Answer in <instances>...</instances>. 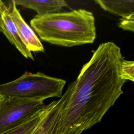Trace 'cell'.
<instances>
[{
    "label": "cell",
    "instance_id": "6da1fadb",
    "mask_svg": "<svg viewBox=\"0 0 134 134\" xmlns=\"http://www.w3.org/2000/svg\"><path fill=\"white\" fill-rule=\"evenodd\" d=\"M121 49L111 41L99 45L71 83L58 122L57 134L73 127L86 130L99 122L124 93L120 77Z\"/></svg>",
    "mask_w": 134,
    "mask_h": 134
},
{
    "label": "cell",
    "instance_id": "7a4b0ae2",
    "mask_svg": "<svg viewBox=\"0 0 134 134\" xmlns=\"http://www.w3.org/2000/svg\"><path fill=\"white\" fill-rule=\"evenodd\" d=\"M30 24L41 40L61 47L93 43L96 36L93 14L84 9L35 16Z\"/></svg>",
    "mask_w": 134,
    "mask_h": 134
},
{
    "label": "cell",
    "instance_id": "3957f363",
    "mask_svg": "<svg viewBox=\"0 0 134 134\" xmlns=\"http://www.w3.org/2000/svg\"><path fill=\"white\" fill-rule=\"evenodd\" d=\"M66 84L63 79L52 77L41 72L26 71L19 78L0 84V95L4 97H19L44 101L51 97H59Z\"/></svg>",
    "mask_w": 134,
    "mask_h": 134
},
{
    "label": "cell",
    "instance_id": "277c9868",
    "mask_svg": "<svg viewBox=\"0 0 134 134\" xmlns=\"http://www.w3.org/2000/svg\"><path fill=\"white\" fill-rule=\"evenodd\" d=\"M45 105L43 101L3 97L0 101V133L22 123Z\"/></svg>",
    "mask_w": 134,
    "mask_h": 134
},
{
    "label": "cell",
    "instance_id": "5b68a950",
    "mask_svg": "<svg viewBox=\"0 0 134 134\" xmlns=\"http://www.w3.org/2000/svg\"><path fill=\"white\" fill-rule=\"evenodd\" d=\"M6 4L8 13L14 23L21 39L27 48L31 52H44V49L41 42L23 18L14 1H8Z\"/></svg>",
    "mask_w": 134,
    "mask_h": 134
},
{
    "label": "cell",
    "instance_id": "8992f818",
    "mask_svg": "<svg viewBox=\"0 0 134 134\" xmlns=\"http://www.w3.org/2000/svg\"><path fill=\"white\" fill-rule=\"evenodd\" d=\"M70 91L68 85L65 92L58 100L50 103L47 113L31 134H57L58 120L62 106Z\"/></svg>",
    "mask_w": 134,
    "mask_h": 134
},
{
    "label": "cell",
    "instance_id": "52a82bcc",
    "mask_svg": "<svg viewBox=\"0 0 134 134\" xmlns=\"http://www.w3.org/2000/svg\"><path fill=\"white\" fill-rule=\"evenodd\" d=\"M0 32H2L19 52L26 58L34 60L31 52L21 39L13 20L9 15L7 8L0 14Z\"/></svg>",
    "mask_w": 134,
    "mask_h": 134
},
{
    "label": "cell",
    "instance_id": "ba28073f",
    "mask_svg": "<svg viewBox=\"0 0 134 134\" xmlns=\"http://www.w3.org/2000/svg\"><path fill=\"white\" fill-rule=\"evenodd\" d=\"M16 5L34 10L37 16H42L49 14L61 12L63 7L68 6L64 0H13Z\"/></svg>",
    "mask_w": 134,
    "mask_h": 134
},
{
    "label": "cell",
    "instance_id": "9c48e42d",
    "mask_svg": "<svg viewBox=\"0 0 134 134\" xmlns=\"http://www.w3.org/2000/svg\"><path fill=\"white\" fill-rule=\"evenodd\" d=\"M95 2L103 9L121 17L134 13L133 0H95Z\"/></svg>",
    "mask_w": 134,
    "mask_h": 134
},
{
    "label": "cell",
    "instance_id": "30bf717a",
    "mask_svg": "<svg viewBox=\"0 0 134 134\" xmlns=\"http://www.w3.org/2000/svg\"><path fill=\"white\" fill-rule=\"evenodd\" d=\"M49 106L50 104L46 105L22 123L0 134H31L47 113Z\"/></svg>",
    "mask_w": 134,
    "mask_h": 134
},
{
    "label": "cell",
    "instance_id": "8fae6325",
    "mask_svg": "<svg viewBox=\"0 0 134 134\" xmlns=\"http://www.w3.org/2000/svg\"><path fill=\"white\" fill-rule=\"evenodd\" d=\"M120 77L125 81H134V62L126 60L122 58L121 61L120 69Z\"/></svg>",
    "mask_w": 134,
    "mask_h": 134
},
{
    "label": "cell",
    "instance_id": "7c38bea8",
    "mask_svg": "<svg viewBox=\"0 0 134 134\" xmlns=\"http://www.w3.org/2000/svg\"><path fill=\"white\" fill-rule=\"evenodd\" d=\"M118 26L124 30L134 31V13L119 19Z\"/></svg>",
    "mask_w": 134,
    "mask_h": 134
},
{
    "label": "cell",
    "instance_id": "4fadbf2b",
    "mask_svg": "<svg viewBox=\"0 0 134 134\" xmlns=\"http://www.w3.org/2000/svg\"><path fill=\"white\" fill-rule=\"evenodd\" d=\"M83 132V130L80 128L73 127L65 131L62 134H81Z\"/></svg>",
    "mask_w": 134,
    "mask_h": 134
},
{
    "label": "cell",
    "instance_id": "5bb4252c",
    "mask_svg": "<svg viewBox=\"0 0 134 134\" xmlns=\"http://www.w3.org/2000/svg\"><path fill=\"white\" fill-rule=\"evenodd\" d=\"M7 9V5L6 3L0 1V14L6 11Z\"/></svg>",
    "mask_w": 134,
    "mask_h": 134
},
{
    "label": "cell",
    "instance_id": "9a60e30c",
    "mask_svg": "<svg viewBox=\"0 0 134 134\" xmlns=\"http://www.w3.org/2000/svg\"><path fill=\"white\" fill-rule=\"evenodd\" d=\"M3 97H4V96H2V95H0V101H1V100L3 98Z\"/></svg>",
    "mask_w": 134,
    "mask_h": 134
}]
</instances>
